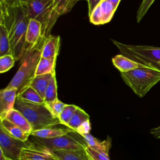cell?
Listing matches in <instances>:
<instances>
[{
	"instance_id": "6da1fadb",
	"label": "cell",
	"mask_w": 160,
	"mask_h": 160,
	"mask_svg": "<svg viewBox=\"0 0 160 160\" xmlns=\"http://www.w3.org/2000/svg\"><path fill=\"white\" fill-rule=\"evenodd\" d=\"M29 21L26 4L18 0H0V22L7 29L11 54L16 61L21 60L27 50Z\"/></svg>"
},
{
	"instance_id": "7c38bea8",
	"label": "cell",
	"mask_w": 160,
	"mask_h": 160,
	"mask_svg": "<svg viewBox=\"0 0 160 160\" xmlns=\"http://www.w3.org/2000/svg\"><path fill=\"white\" fill-rule=\"evenodd\" d=\"M42 37L41 23L33 19H29L26 34L27 49L36 46L39 42Z\"/></svg>"
},
{
	"instance_id": "836d02e7",
	"label": "cell",
	"mask_w": 160,
	"mask_h": 160,
	"mask_svg": "<svg viewBox=\"0 0 160 160\" xmlns=\"http://www.w3.org/2000/svg\"><path fill=\"white\" fill-rule=\"evenodd\" d=\"M79 1H80V0H68L67 2H66V8H65L64 14L70 11L72 9V8H73V6L76 4V3Z\"/></svg>"
},
{
	"instance_id": "f546056e",
	"label": "cell",
	"mask_w": 160,
	"mask_h": 160,
	"mask_svg": "<svg viewBox=\"0 0 160 160\" xmlns=\"http://www.w3.org/2000/svg\"><path fill=\"white\" fill-rule=\"evenodd\" d=\"M86 150L90 160H110L109 154L95 151L90 147H87Z\"/></svg>"
},
{
	"instance_id": "30bf717a",
	"label": "cell",
	"mask_w": 160,
	"mask_h": 160,
	"mask_svg": "<svg viewBox=\"0 0 160 160\" xmlns=\"http://www.w3.org/2000/svg\"><path fill=\"white\" fill-rule=\"evenodd\" d=\"M116 9L108 0H102L89 14V21L95 25L106 24L112 19Z\"/></svg>"
},
{
	"instance_id": "d6a6232c",
	"label": "cell",
	"mask_w": 160,
	"mask_h": 160,
	"mask_svg": "<svg viewBox=\"0 0 160 160\" xmlns=\"http://www.w3.org/2000/svg\"><path fill=\"white\" fill-rule=\"evenodd\" d=\"M102 0H87L88 4V11L89 14L91 13L95 7Z\"/></svg>"
},
{
	"instance_id": "8fae6325",
	"label": "cell",
	"mask_w": 160,
	"mask_h": 160,
	"mask_svg": "<svg viewBox=\"0 0 160 160\" xmlns=\"http://www.w3.org/2000/svg\"><path fill=\"white\" fill-rule=\"evenodd\" d=\"M18 89L14 88H5L0 91V120L5 119L7 114L14 109Z\"/></svg>"
},
{
	"instance_id": "4dcf8cb0",
	"label": "cell",
	"mask_w": 160,
	"mask_h": 160,
	"mask_svg": "<svg viewBox=\"0 0 160 160\" xmlns=\"http://www.w3.org/2000/svg\"><path fill=\"white\" fill-rule=\"evenodd\" d=\"M67 1L68 0H54L55 8L61 16L64 14Z\"/></svg>"
},
{
	"instance_id": "9c48e42d",
	"label": "cell",
	"mask_w": 160,
	"mask_h": 160,
	"mask_svg": "<svg viewBox=\"0 0 160 160\" xmlns=\"http://www.w3.org/2000/svg\"><path fill=\"white\" fill-rule=\"evenodd\" d=\"M28 146L22 149L19 160H58L48 148L28 141Z\"/></svg>"
},
{
	"instance_id": "83f0119b",
	"label": "cell",
	"mask_w": 160,
	"mask_h": 160,
	"mask_svg": "<svg viewBox=\"0 0 160 160\" xmlns=\"http://www.w3.org/2000/svg\"><path fill=\"white\" fill-rule=\"evenodd\" d=\"M15 59L12 54H6L0 57V72L3 73L13 67Z\"/></svg>"
},
{
	"instance_id": "ba28073f",
	"label": "cell",
	"mask_w": 160,
	"mask_h": 160,
	"mask_svg": "<svg viewBox=\"0 0 160 160\" xmlns=\"http://www.w3.org/2000/svg\"><path fill=\"white\" fill-rule=\"evenodd\" d=\"M28 144V141L24 142L11 136L0 125V151L7 159L19 160L22 149Z\"/></svg>"
},
{
	"instance_id": "d4e9b609",
	"label": "cell",
	"mask_w": 160,
	"mask_h": 160,
	"mask_svg": "<svg viewBox=\"0 0 160 160\" xmlns=\"http://www.w3.org/2000/svg\"><path fill=\"white\" fill-rule=\"evenodd\" d=\"M78 106L74 104H66L61 113L60 114L58 119L60 124L64 125L67 127L69 122L70 121L73 114Z\"/></svg>"
},
{
	"instance_id": "ac0fdd59",
	"label": "cell",
	"mask_w": 160,
	"mask_h": 160,
	"mask_svg": "<svg viewBox=\"0 0 160 160\" xmlns=\"http://www.w3.org/2000/svg\"><path fill=\"white\" fill-rule=\"evenodd\" d=\"M55 74L56 72L40 76H35L31 79L28 85H30L32 88H33L38 92V93L44 99L45 96V92L49 84V82Z\"/></svg>"
},
{
	"instance_id": "74e56055",
	"label": "cell",
	"mask_w": 160,
	"mask_h": 160,
	"mask_svg": "<svg viewBox=\"0 0 160 160\" xmlns=\"http://www.w3.org/2000/svg\"><path fill=\"white\" fill-rule=\"evenodd\" d=\"M0 160H8V159L4 156L3 153L1 151V154H0Z\"/></svg>"
},
{
	"instance_id": "5bb4252c",
	"label": "cell",
	"mask_w": 160,
	"mask_h": 160,
	"mask_svg": "<svg viewBox=\"0 0 160 160\" xmlns=\"http://www.w3.org/2000/svg\"><path fill=\"white\" fill-rule=\"evenodd\" d=\"M52 152L58 160H90L86 149H59Z\"/></svg>"
},
{
	"instance_id": "f1b7e54d",
	"label": "cell",
	"mask_w": 160,
	"mask_h": 160,
	"mask_svg": "<svg viewBox=\"0 0 160 160\" xmlns=\"http://www.w3.org/2000/svg\"><path fill=\"white\" fill-rule=\"evenodd\" d=\"M154 1L155 0H142L137 11L136 18L138 22H139L141 20L144 18Z\"/></svg>"
},
{
	"instance_id": "8992f818",
	"label": "cell",
	"mask_w": 160,
	"mask_h": 160,
	"mask_svg": "<svg viewBox=\"0 0 160 160\" xmlns=\"http://www.w3.org/2000/svg\"><path fill=\"white\" fill-rule=\"evenodd\" d=\"M124 56L145 66L160 70V48L126 44L112 40Z\"/></svg>"
},
{
	"instance_id": "1f68e13d",
	"label": "cell",
	"mask_w": 160,
	"mask_h": 160,
	"mask_svg": "<svg viewBox=\"0 0 160 160\" xmlns=\"http://www.w3.org/2000/svg\"><path fill=\"white\" fill-rule=\"evenodd\" d=\"M90 131H91V124H90V121L89 120V121H87L86 122H84L78 129L76 132L83 136L84 134L90 133Z\"/></svg>"
},
{
	"instance_id": "4316f807",
	"label": "cell",
	"mask_w": 160,
	"mask_h": 160,
	"mask_svg": "<svg viewBox=\"0 0 160 160\" xmlns=\"http://www.w3.org/2000/svg\"><path fill=\"white\" fill-rule=\"evenodd\" d=\"M46 108L48 109V110L50 111V112L52 114V115L56 118H59L60 114L61 113L62 111L63 110L64 108L66 106V104L61 101L60 100L58 99L51 101V102H48L44 103Z\"/></svg>"
},
{
	"instance_id": "d590c367",
	"label": "cell",
	"mask_w": 160,
	"mask_h": 160,
	"mask_svg": "<svg viewBox=\"0 0 160 160\" xmlns=\"http://www.w3.org/2000/svg\"><path fill=\"white\" fill-rule=\"evenodd\" d=\"M108 1H109L115 8H118V5H119V3L120 2L121 0H108Z\"/></svg>"
},
{
	"instance_id": "e0dca14e",
	"label": "cell",
	"mask_w": 160,
	"mask_h": 160,
	"mask_svg": "<svg viewBox=\"0 0 160 160\" xmlns=\"http://www.w3.org/2000/svg\"><path fill=\"white\" fill-rule=\"evenodd\" d=\"M5 119H8L16 126L20 128L24 131L31 134L32 128L28 121V119L23 116V114L16 109L11 110L6 115Z\"/></svg>"
},
{
	"instance_id": "ab89813d",
	"label": "cell",
	"mask_w": 160,
	"mask_h": 160,
	"mask_svg": "<svg viewBox=\"0 0 160 160\" xmlns=\"http://www.w3.org/2000/svg\"><path fill=\"white\" fill-rule=\"evenodd\" d=\"M8 160H11V159H8Z\"/></svg>"
},
{
	"instance_id": "ffe728a7",
	"label": "cell",
	"mask_w": 160,
	"mask_h": 160,
	"mask_svg": "<svg viewBox=\"0 0 160 160\" xmlns=\"http://www.w3.org/2000/svg\"><path fill=\"white\" fill-rule=\"evenodd\" d=\"M17 98L30 102L38 104L45 103L44 99L30 85L26 86L22 89L18 91Z\"/></svg>"
},
{
	"instance_id": "5b68a950",
	"label": "cell",
	"mask_w": 160,
	"mask_h": 160,
	"mask_svg": "<svg viewBox=\"0 0 160 160\" xmlns=\"http://www.w3.org/2000/svg\"><path fill=\"white\" fill-rule=\"evenodd\" d=\"M29 19H33L42 24V36L47 38L58 18L61 16L57 11L54 0H34L26 4Z\"/></svg>"
},
{
	"instance_id": "d6986e66",
	"label": "cell",
	"mask_w": 160,
	"mask_h": 160,
	"mask_svg": "<svg viewBox=\"0 0 160 160\" xmlns=\"http://www.w3.org/2000/svg\"><path fill=\"white\" fill-rule=\"evenodd\" d=\"M71 129L68 128V129L61 128H43L36 131H32L31 136H35L40 138L50 139L55 138L67 134Z\"/></svg>"
},
{
	"instance_id": "3957f363",
	"label": "cell",
	"mask_w": 160,
	"mask_h": 160,
	"mask_svg": "<svg viewBox=\"0 0 160 160\" xmlns=\"http://www.w3.org/2000/svg\"><path fill=\"white\" fill-rule=\"evenodd\" d=\"M14 109L28 119L32 131L60 124L59 119L52 115L45 104L30 102L16 98Z\"/></svg>"
},
{
	"instance_id": "603a6c76",
	"label": "cell",
	"mask_w": 160,
	"mask_h": 160,
	"mask_svg": "<svg viewBox=\"0 0 160 160\" xmlns=\"http://www.w3.org/2000/svg\"><path fill=\"white\" fill-rule=\"evenodd\" d=\"M56 61V58L48 59L41 57L38 64L35 72V76H40L54 72Z\"/></svg>"
},
{
	"instance_id": "484cf974",
	"label": "cell",
	"mask_w": 160,
	"mask_h": 160,
	"mask_svg": "<svg viewBox=\"0 0 160 160\" xmlns=\"http://www.w3.org/2000/svg\"><path fill=\"white\" fill-rule=\"evenodd\" d=\"M57 82L56 79V74L52 76L49 84L46 88L44 96V102H51L58 99V92H57Z\"/></svg>"
},
{
	"instance_id": "7402d4cb",
	"label": "cell",
	"mask_w": 160,
	"mask_h": 160,
	"mask_svg": "<svg viewBox=\"0 0 160 160\" xmlns=\"http://www.w3.org/2000/svg\"><path fill=\"white\" fill-rule=\"evenodd\" d=\"M89 120V114L86 112L82 109L78 107L74 113L73 114L70 121L69 122L67 127L76 132L78 129L85 122Z\"/></svg>"
},
{
	"instance_id": "f35d334b",
	"label": "cell",
	"mask_w": 160,
	"mask_h": 160,
	"mask_svg": "<svg viewBox=\"0 0 160 160\" xmlns=\"http://www.w3.org/2000/svg\"><path fill=\"white\" fill-rule=\"evenodd\" d=\"M159 66H160V62H159Z\"/></svg>"
},
{
	"instance_id": "2e32d148",
	"label": "cell",
	"mask_w": 160,
	"mask_h": 160,
	"mask_svg": "<svg viewBox=\"0 0 160 160\" xmlns=\"http://www.w3.org/2000/svg\"><path fill=\"white\" fill-rule=\"evenodd\" d=\"M88 147L100 152L109 154V150L111 148V138L108 136L107 139L100 141L97 138L92 136L90 133L83 136Z\"/></svg>"
},
{
	"instance_id": "44dd1931",
	"label": "cell",
	"mask_w": 160,
	"mask_h": 160,
	"mask_svg": "<svg viewBox=\"0 0 160 160\" xmlns=\"http://www.w3.org/2000/svg\"><path fill=\"white\" fill-rule=\"evenodd\" d=\"M1 126H2L5 131L11 136L22 141H28L29 137L31 136L30 134L24 131L20 128L16 126L6 119L1 121Z\"/></svg>"
},
{
	"instance_id": "4fadbf2b",
	"label": "cell",
	"mask_w": 160,
	"mask_h": 160,
	"mask_svg": "<svg viewBox=\"0 0 160 160\" xmlns=\"http://www.w3.org/2000/svg\"><path fill=\"white\" fill-rule=\"evenodd\" d=\"M60 47V37L51 35L46 38L41 53V57L48 59L56 58Z\"/></svg>"
},
{
	"instance_id": "9a60e30c",
	"label": "cell",
	"mask_w": 160,
	"mask_h": 160,
	"mask_svg": "<svg viewBox=\"0 0 160 160\" xmlns=\"http://www.w3.org/2000/svg\"><path fill=\"white\" fill-rule=\"evenodd\" d=\"M112 61L113 65L121 72H126L134 69L145 66L124 56L123 54H118L112 58Z\"/></svg>"
},
{
	"instance_id": "cb8c5ba5",
	"label": "cell",
	"mask_w": 160,
	"mask_h": 160,
	"mask_svg": "<svg viewBox=\"0 0 160 160\" xmlns=\"http://www.w3.org/2000/svg\"><path fill=\"white\" fill-rule=\"evenodd\" d=\"M12 54L8 32L3 23L0 22V57Z\"/></svg>"
},
{
	"instance_id": "e575fe53",
	"label": "cell",
	"mask_w": 160,
	"mask_h": 160,
	"mask_svg": "<svg viewBox=\"0 0 160 160\" xmlns=\"http://www.w3.org/2000/svg\"><path fill=\"white\" fill-rule=\"evenodd\" d=\"M150 132L156 138H160V126L153 129H151Z\"/></svg>"
},
{
	"instance_id": "277c9868",
	"label": "cell",
	"mask_w": 160,
	"mask_h": 160,
	"mask_svg": "<svg viewBox=\"0 0 160 160\" xmlns=\"http://www.w3.org/2000/svg\"><path fill=\"white\" fill-rule=\"evenodd\" d=\"M121 76L138 96L142 98L160 81V70L142 66L126 72H121Z\"/></svg>"
},
{
	"instance_id": "52a82bcc",
	"label": "cell",
	"mask_w": 160,
	"mask_h": 160,
	"mask_svg": "<svg viewBox=\"0 0 160 160\" xmlns=\"http://www.w3.org/2000/svg\"><path fill=\"white\" fill-rule=\"evenodd\" d=\"M31 141L52 151L59 149H84L88 147L84 137L72 130L64 136L55 138L45 139L32 136Z\"/></svg>"
},
{
	"instance_id": "7a4b0ae2",
	"label": "cell",
	"mask_w": 160,
	"mask_h": 160,
	"mask_svg": "<svg viewBox=\"0 0 160 160\" xmlns=\"http://www.w3.org/2000/svg\"><path fill=\"white\" fill-rule=\"evenodd\" d=\"M46 38L42 37L39 42L34 47L26 50L21 65L7 88H14L19 91L27 86L31 79L35 76L36 69L41 58L42 49Z\"/></svg>"
},
{
	"instance_id": "8d00e7d4",
	"label": "cell",
	"mask_w": 160,
	"mask_h": 160,
	"mask_svg": "<svg viewBox=\"0 0 160 160\" xmlns=\"http://www.w3.org/2000/svg\"><path fill=\"white\" fill-rule=\"evenodd\" d=\"M18 1H19L22 3H24V4H28V3L32 2L34 0H18Z\"/></svg>"
}]
</instances>
